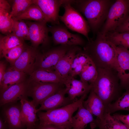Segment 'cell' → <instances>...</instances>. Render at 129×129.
Here are the masks:
<instances>
[{
    "instance_id": "6da1fadb",
    "label": "cell",
    "mask_w": 129,
    "mask_h": 129,
    "mask_svg": "<svg viewBox=\"0 0 129 129\" xmlns=\"http://www.w3.org/2000/svg\"><path fill=\"white\" fill-rule=\"evenodd\" d=\"M98 74L92 84L91 90L100 98L106 112L109 106L122 94L117 71L108 68H97Z\"/></svg>"
},
{
    "instance_id": "7a4b0ae2",
    "label": "cell",
    "mask_w": 129,
    "mask_h": 129,
    "mask_svg": "<svg viewBox=\"0 0 129 129\" xmlns=\"http://www.w3.org/2000/svg\"><path fill=\"white\" fill-rule=\"evenodd\" d=\"M84 50L97 68L110 69L117 72L118 66L114 49L105 35L100 32L94 40L88 41Z\"/></svg>"
},
{
    "instance_id": "3957f363",
    "label": "cell",
    "mask_w": 129,
    "mask_h": 129,
    "mask_svg": "<svg viewBox=\"0 0 129 129\" xmlns=\"http://www.w3.org/2000/svg\"><path fill=\"white\" fill-rule=\"evenodd\" d=\"M85 95L79 99L63 107L37 113L39 124L42 125H52L61 129H72V118L86 98Z\"/></svg>"
},
{
    "instance_id": "277c9868",
    "label": "cell",
    "mask_w": 129,
    "mask_h": 129,
    "mask_svg": "<svg viewBox=\"0 0 129 129\" xmlns=\"http://www.w3.org/2000/svg\"><path fill=\"white\" fill-rule=\"evenodd\" d=\"M113 1L110 0H74V3L86 17L90 29L95 32L105 22Z\"/></svg>"
},
{
    "instance_id": "5b68a950",
    "label": "cell",
    "mask_w": 129,
    "mask_h": 129,
    "mask_svg": "<svg viewBox=\"0 0 129 129\" xmlns=\"http://www.w3.org/2000/svg\"><path fill=\"white\" fill-rule=\"evenodd\" d=\"M129 16V0H117L109 10L106 20L100 32L104 35L114 31Z\"/></svg>"
},
{
    "instance_id": "8992f818",
    "label": "cell",
    "mask_w": 129,
    "mask_h": 129,
    "mask_svg": "<svg viewBox=\"0 0 129 129\" xmlns=\"http://www.w3.org/2000/svg\"><path fill=\"white\" fill-rule=\"evenodd\" d=\"M73 1L68 0L62 5L64 12L62 16H59V20L68 28L83 35L89 41L90 27L87 21L72 6L71 3Z\"/></svg>"
},
{
    "instance_id": "52a82bcc",
    "label": "cell",
    "mask_w": 129,
    "mask_h": 129,
    "mask_svg": "<svg viewBox=\"0 0 129 129\" xmlns=\"http://www.w3.org/2000/svg\"><path fill=\"white\" fill-rule=\"evenodd\" d=\"M72 47L61 45L44 53H39L36 57L33 71L39 69L54 71L59 61Z\"/></svg>"
},
{
    "instance_id": "ba28073f",
    "label": "cell",
    "mask_w": 129,
    "mask_h": 129,
    "mask_svg": "<svg viewBox=\"0 0 129 129\" xmlns=\"http://www.w3.org/2000/svg\"><path fill=\"white\" fill-rule=\"evenodd\" d=\"M28 80V96L32 98L36 108L46 98L62 88L63 85L58 83H41Z\"/></svg>"
},
{
    "instance_id": "9c48e42d",
    "label": "cell",
    "mask_w": 129,
    "mask_h": 129,
    "mask_svg": "<svg viewBox=\"0 0 129 129\" xmlns=\"http://www.w3.org/2000/svg\"><path fill=\"white\" fill-rule=\"evenodd\" d=\"M109 42L115 51L120 86L127 90L129 89V50Z\"/></svg>"
},
{
    "instance_id": "30bf717a",
    "label": "cell",
    "mask_w": 129,
    "mask_h": 129,
    "mask_svg": "<svg viewBox=\"0 0 129 129\" xmlns=\"http://www.w3.org/2000/svg\"><path fill=\"white\" fill-rule=\"evenodd\" d=\"M54 44L70 46L82 45L84 43L83 39L79 35L69 32L64 27L55 25L48 27Z\"/></svg>"
},
{
    "instance_id": "8fae6325",
    "label": "cell",
    "mask_w": 129,
    "mask_h": 129,
    "mask_svg": "<svg viewBox=\"0 0 129 129\" xmlns=\"http://www.w3.org/2000/svg\"><path fill=\"white\" fill-rule=\"evenodd\" d=\"M29 28V38L32 46L37 48L40 45H47L50 40L49 28L45 22L25 21Z\"/></svg>"
},
{
    "instance_id": "7c38bea8",
    "label": "cell",
    "mask_w": 129,
    "mask_h": 129,
    "mask_svg": "<svg viewBox=\"0 0 129 129\" xmlns=\"http://www.w3.org/2000/svg\"><path fill=\"white\" fill-rule=\"evenodd\" d=\"M34 4L40 8L47 22L53 25L60 24L59 15L60 8L68 0H33Z\"/></svg>"
},
{
    "instance_id": "4fadbf2b",
    "label": "cell",
    "mask_w": 129,
    "mask_h": 129,
    "mask_svg": "<svg viewBox=\"0 0 129 129\" xmlns=\"http://www.w3.org/2000/svg\"><path fill=\"white\" fill-rule=\"evenodd\" d=\"M1 117L8 129H23L25 126L20 117L21 104L17 102L6 104L3 106Z\"/></svg>"
},
{
    "instance_id": "5bb4252c",
    "label": "cell",
    "mask_w": 129,
    "mask_h": 129,
    "mask_svg": "<svg viewBox=\"0 0 129 129\" xmlns=\"http://www.w3.org/2000/svg\"><path fill=\"white\" fill-rule=\"evenodd\" d=\"M29 84L28 80H26L12 86L0 93V107L27 98Z\"/></svg>"
},
{
    "instance_id": "9a60e30c",
    "label": "cell",
    "mask_w": 129,
    "mask_h": 129,
    "mask_svg": "<svg viewBox=\"0 0 129 129\" xmlns=\"http://www.w3.org/2000/svg\"><path fill=\"white\" fill-rule=\"evenodd\" d=\"M63 84L65 86L68 97L73 102L77 100L75 99L77 97L87 94L91 88V84L69 75L63 80Z\"/></svg>"
},
{
    "instance_id": "2e32d148",
    "label": "cell",
    "mask_w": 129,
    "mask_h": 129,
    "mask_svg": "<svg viewBox=\"0 0 129 129\" xmlns=\"http://www.w3.org/2000/svg\"><path fill=\"white\" fill-rule=\"evenodd\" d=\"M37 48L27 46L18 59L11 65L13 68L30 75L32 72L36 57Z\"/></svg>"
},
{
    "instance_id": "e0dca14e",
    "label": "cell",
    "mask_w": 129,
    "mask_h": 129,
    "mask_svg": "<svg viewBox=\"0 0 129 129\" xmlns=\"http://www.w3.org/2000/svg\"><path fill=\"white\" fill-rule=\"evenodd\" d=\"M20 102L21 107L20 117L22 122L27 129H35L39 119L37 109L32 101H29L27 98H25L21 100Z\"/></svg>"
},
{
    "instance_id": "ac0fdd59",
    "label": "cell",
    "mask_w": 129,
    "mask_h": 129,
    "mask_svg": "<svg viewBox=\"0 0 129 129\" xmlns=\"http://www.w3.org/2000/svg\"><path fill=\"white\" fill-rule=\"evenodd\" d=\"M65 88L60 89L54 94L50 96L40 104L37 109L38 113L42 111H48L65 106L73 102L68 97H66Z\"/></svg>"
},
{
    "instance_id": "d6986e66",
    "label": "cell",
    "mask_w": 129,
    "mask_h": 129,
    "mask_svg": "<svg viewBox=\"0 0 129 129\" xmlns=\"http://www.w3.org/2000/svg\"><path fill=\"white\" fill-rule=\"evenodd\" d=\"M84 107L92 115L96 116V119L101 120L106 112L102 100L93 91L91 90L88 98L83 103Z\"/></svg>"
},
{
    "instance_id": "ffe728a7",
    "label": "cell",
    "mask_w": 129,
    "mask_h": 129,
    "mask_svg": "<svg viewBox=\"0 0 129 129\" xmlns=\"http://www.w3.org/2000/svg\"><path fill=\"white\" fill-rule=\"evenodd\" d=\"M81 49L76 46H72L56 65L54 71L63 80L69 75L74 58Z\"/></svg>"
},
{
    "instance_id": "44dd1931",
    "label": "cell",
    "mask_w": 129,
    "mask_h": 129,
    "mask_svg": "<svg viewBox=\"0 0 129 129\" xmlns=\"http://www.w3.org/2000/svg\"><path fill=\"white\" fill-rule=\"evenodd\" d=\"M11 7L7 1L0 0V31L2 34L12 32L13 20L10 16Z\"/></svg>"
},
{
    "instance_id": "7402d4cb",
    "label": "cell",
    "mask_w": 129,
    "mask_h": 129,
    "mask_svg": "<svg viewBox=\"0 0 129 129\" xmlns=\"http://www.w3.org/2000/svg\"><path fill=\"white\" fill-rule=\"evenodd\" d=\"M26 74L11 67L6 69L0 83V93L12 85L25 81Z\"/></svg>"
},
{
    "instance_id": "603a6c76",
    "label": "cell",
    "mask_w": 129,
    "mask_h": 129,
    "mask_svg": "<svg viewBox=\"0 0 129 129\" xmlns=\"http://www.w3.org/2000/svg\"><path fill=\"white\" fill-rule=\"evenodd\" d=\"M29 80L41 83H55L63 84V80L54 71L39 69L30 75Z\"/></svg>"
},
{
    "instance_id": "cb8c5ba5",
    "label": "cell",
    "mask_w": 129,
    "mask_h": 129,
    "mask_svg": "<svg viewBox=\"0 0 129 129\" xmlns=\"http://www.w3.org/2000/svg\"><path fill=\"white\" fill-rule=\"evenodd\" d=\"M82 103L79 107L76 114L72 117V129H84L88 124L94 120L92 115L84 107Z\"/></svg>"
},
{
    "instance_id": "d4e9b609",
    "label": "cell",
    "mask_w": 129,
    "mask_h": 129,
    "mask_svg": "<svg viewBox=\"0 0 129 129\" xmlns=\"http://www.w3.org/2000/svg\"><path fill=\"white\" fill-rule=\"evenodd\" d=\"M120 121L108 112L104 114L102 119H97L90 123L91 128L99 127V129H121Z\"/></svg>"
},
{
    "instance_id": "484cf974",
    "label": "cell",
    "mask_w": 129,
    "mask_h": 129,
    "mask_svg": "<svg viewBox=\"0 0 129 129\" xmlns=\"http://www.w3.org/2000/svg\"><path fill=\"white\" fill-rule=\"evenodd\" d=\"M17 20H33L35 21L47 23L41 9L36 4L31 5L22 14L16 18H12Z\"/></svg>"
},
{
    "instance_id": "4316f807",
    "label": "cell",
    "mask_w": 129,
    "mask_h": 129,
    "mask_svg": "<svg viewBox=\"0 0 129 129\" xmlns=\"http://www.w3.org/2000/svg\"><path fill=\"white\" fill-rule=\"evenodd\" d=\"M90 58L84 50H79L73 59L69 75L74 77L80 74L83 65Z\"/></svg>"
},
{
    "instance_id": "83f0119b",
    "label": "cell",
    "mask_w": 129,
    "mask_h": 129,
    "mask_svg": "<svg viewBox=\"0 0 129 129\" xmlns=\"http://www.w3.org/2000/svg\"><path fill=\"white\" fill-rule=\"evenodd\" d=\"M24 41L18 37L12 32L5 36L0 34V55L6 51L25 43Z\"/></svg>"
},
{
    "instance_id": "f1b7e54d",
    "label": "cell",
    "mask_w": 129,
    "mask_h": 129,
    "mask_svg": "<svg viewBox=\"0 0 129 129\" xmlns=\"http://www.w3.org/2000/svg\"><path fill=\"white\" fill-rule=\"evenodd\" d=\"M97 74V68L90 59L83 65L79 75L81 81L91 84L95 80Z\"/></svg>"
},
{
    "instance_id": "f546056e",
    "label": "cell",
    "mask_w": 129,
    "mask_h": 129,
    "mask_svg": "<svg viewBox=\"0 0 129 129\" xmlns=\"http://www.w3.org/2000/svg\"><path fill=\"white\" fill-rule=\"evenodd\" d=\"M106 38L115 45L129 49V32H119L114 31L105 35Z\"/></svg>"
},
{
    "instance_id": "4dcf8cb0",
    "label": "cell",
    "mask_w": 129,
    "mask_h": 129,
    "mask_svg": "<svg viewBox=\"0 0 129 129\" xmlns=\"http://www.w3.org/2000/svg\"><path fill=\"white\" fill-rule=\"evenodd\" d=\"M120 110H129V89L109 106L107 112L111 114Z\"/></svg>"
},
{
    "instance_id": "1f68e13d",
    "label": "cell",
    "mask_w": 129,
    "mask_h": 129,
    "mask_svg": "<svg viewBox=\"0 0 129 129\" xmlns=\"http://www.w3.org/2000/svg\"><path fill=\"white\" fill-rule=\"evenodd\" d=\"M12 18L13 24L12 32L24 41L29 40V28L24 20Z\"/></svg>"
},
{
    "instance_id": "d6a6232c",
    "label": "cell",
    "mask_w": 129,
    "mask_h": 129,
    "mask_svg": "<svg viewBox=\"0 0 129 129\" xmlns=\"http://www.w3.org/2000/svg\"><path fill=\"white\" fill-rule=\"evenodd\" d=\"M13 2L10 13L12 18L19 16L33 3V0H14Z\"/></svg>"
},
{
    "instance_id": "836d02e7",
    "label": "cell",
    "mask_w": 129,
    "mask_h": 129,
    "mask_svg": "<svg viewBox=\"0 0 129 129\" xmlns=\"http://www.w3.org/2000/svg\"><path fill=\"white\" fill-rule=\"evenodd\" d=\"M25 43L3 53L0 55L4 57L11 65L18 59L27 47Z\"/></svg>"
},
{
    "instance_id": "e575fe53",
    "label": "cell",
    "mask_w": 129,
    "mask_h": 129,
    "mask_svg": "<svg viewBox=\"0 0 129 129\" xmlns=\"http://www.w3.org/2000/svg\"><path fill=\"white\" fill-rule=\"evenodd\" d=\"M113 115L129 128V114L123 115L115 113Z\"/></svg>"
},
{
    "instance_id": "d590c367",
    "label": "cell",
    "mask_w": 129,
    "mask_h": 129,
    "mask_svg": "<svg viewBox=\"0 0 129 129\" xmlns=\"http://www.w3.org/2000/svg\"><path fill=\"white\" fill-rule=\"evenodd\" d=\"M114 31L119 32H129V16L125 21Z\"/></svg>"
},
{
    "instance_id": "8d00e7d4",
    "label": "cell",
    "mask_w": 129,
    "mask_h": 129,
    "mask_svg": "<svg viewBox=\"0 0 129 129\" xmlns=\"http://www.w3.org/2000/svg\"><path fill=\"white\" fill-rule=\"evenodd\" d=\"M6 67L5 63L3 61H1L0 62V83L1 82L5 72Z\"/></svg>"
},
{
    "instance_id": "74e56055",
    "label": "cell",
    "mask_w": 129,
    "mask_h": 129,
    "mask_svg": "<svg viewBox=\"0 0 129 129\" xmlns=\"http://www.w3.org/2000/svg\"><path fill=\"white\" fill-rule=\"evenodd\" d=\"M35 129H61L52 125H42L39 124Z\"/></svg>"
},
{
    "instance_id": "f35d334b",
    "label": "cell",
    "mask_w": 129,
    "mask_h": 129,
    "mask_svg": "<svg viewBox=\"0 0 129 129\" xmlns=\"http://www.w3.org/2000/svg\"><path fill=\"white\" fill-rule=\"evenodd\" d=\"M7 125L1 117L0 118V129H7Z\"/></svg>"
},
{
    "instance_id": "ab89813d",
    "label": "cell",
    "mask_w": 129,
    "mask_h": 129,
    "mask_svg": "<svg viewBox=\"0 0 129 129\" xmlns=\"http://www.w3.org/2000/svg\"><path fill=\"white\" fill-rule=\"evenodd\" d=\"M120 124L121 129H129V127L127 126L120 121Z\"/></svg>"
},
{
    "instance_id": "60d3db41",
    "label": "cell",
    "mask_w": 129,
    "mask_h": 129,
    "mask_svg": "<svg viewBox=\"0 0 129 129\" xmlns=\"http://www.w3.org/2000/svg\"></svg>"
}]
</instances>
